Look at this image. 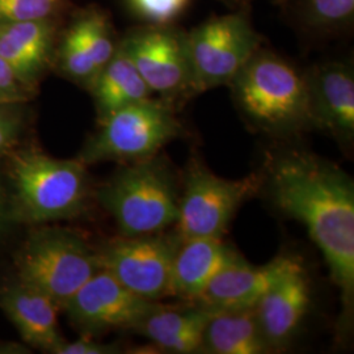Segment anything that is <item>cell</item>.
Segmentation results:
<instances>
[{
	"mask_svg": "<svg viewBox=\"0 0 354 354\" xmlns=\"http://www.w3.org/2000/svg\"><path fill=\"white\" fill-rule=\"evenodd\" d=\"M272 203L302 223L340 291V323L349 329L354 307V183L344 169L302 150L272 158L266 172Z\"/></svg>",
	"mask_w": 354,
	"mask_h": 354,
	"instance_id": "cell-1",
	"label": "cell"
},
{
	"mask_svg": "<svg viewBox=\"0 0 354 354\" xmlns=\"http://www.w3.org/2000/svg\"><path fill=\"white\" fill-rule=\"evenodd\" d=\"M17 226L70 221L88 207L93 190L87 165L58 159L33 145H20L1 162Z\"/></svg>",
	"mask_w": 354,
	"mask_h": 354,
	"instance_id": "cell-2",
	"label": "cell"
},
{
	"mask_svg": "<svg viewBox=\"0 0 354 354\" xmlns=\"http://www.w3.org/2000/svg\"><path fill=\"white\" fill-rule=\"evenodd\" d=\"M228 86L256 130L289 137L315 129L306 77L272 51L259 48Z\"/></svg>",
	"mask_w": 354,
	"mask_h": 354,
	"instance_id": "cell-3",
	"label": "cell"
},
{
	"mask_svg": "<svg viewBox=\"0 0 354 354\" xmlns=\"http://www.w3.org/2000/svg\"><path fill=\"white\" fill-rule=\"evenodd\" d=\"M93 197L124 236L162 232L175 226L178 218L176 178L159 155L117 169Z\"/></svg>",
	"mask_w": 354,
	"mask_h": 354,
	"instance_id": "cell-4",
	"label": "cell"
},
{
	"mask_svg": "<svg viewBox=\"0 0 354 354\" xmlns=\"http://www.w3.org/2000/svg\"><path fill=\"white\" fill-rule=\"evenodd\" d=\"M100 269L96 247L82 232L57 223L30 227L13 254V276L61 308Z\"/></svg>",
	"mask_w": 354,
	"mask_h": 354,
	"instance_id": "cell-5",
	"label": "cell"
},
{
	"mask_svg": "<svg viewBox=\"0 0 354 354\" xmlns=\"http://www.w3.org/2000/svg\"><path fill=\"white\" fill-rule=\"evenodd\" d=\"M99 125L77 155L87 167L102 162L131 163L151 158L183 133L171 104L152 97L127 105Z\"/></svg>",
	"mask_w": 354,
	"mask_h": 354,
	"instance_id": "cell-6",
	"label": "cell"
},
{
	"mask_svg": "<svg viewBox=\"0 0 354 354\" xmlns=\"http://www.w3.org/2000/svg\"><path fill=\"white\" fill-rule=\"evenodd\" d=\"M251 174L239 180L219 177L200 162H190L180 194L176 232L181 239L223 238L241 205L263 185Z\"/></svg>",
	"mask_w": 354,
	"mask_h": 354,
	"instance_id": "cell-7",
	"label": "cell"
},
{
	"mask_svg": "<svg viewBox=\"0 0 354 354\" xmlns=\"http://www.w3.org/2000/svg\"><path fill=\"white\" fill-rule=\"evenodd\" d=\"M193 93L230 82L261 48L259 35L244 12L215 16L185 33Z\"/></svg>",
	"mask_w": 354,
	"mask_h": 354,
	"instance_id": "cell-8",
	"label": "cell"
},
{
	"mask_svg": "<svg viewBox=\"0 0 354 354\" xmlns=\"http://www.w3.org/2000/svg\"><path fill=\"white\" fill-rule=\"evenodd\" d=\"M181 238L176 231L124 236L96 247L102 269L113 274L129 290L159 302L168 297L174 259Z\"/></svg>",
	"mask_w": 354,
	"mask_h": 354,
	"instance_id": "cell-9",
	"label": "cell"
},
{
	"mask_svg": "<svg viewBox=\"0 0 354 354\" xmlns=\"http://www.w3.org/2000/svg\"><path fill=\"white\" fill-rule=\"evenodd\" d=\"M158 304L129 290L113 274L100 269L62 310L83 337H95L112 330H134Z\"/></svg>",
	"mask_w": 354,
	"mask_h": 354,
	"instance_id": "cell-10",
	"label": "cell"
},
{
	"mask_svg": "<svg viewBox=\"0 0 354 354\" xmlns=\"http://www.w3.org/2000/svg\"><path fill=\"white\" fill-rule=\"evenodd\" d=\"M142 79L165 102L193 92L185 33L169 24H149L118 42Z\"/></svg>",
	"mask_w": 354,
	"mask_h": 354,
	"instance_id": "cell-11",
	"label": "cell"
},
{
	"mask_svg": "<svg viewBox=\"0 0 354 354\" xmlns=\"http://www.w3.org/2000/svg\"><path fill=\"white\" fill-rule=\"evenodd\" d=\"M311 304V285L304 266L294 257L254 306L261 333L272 352L285 349L295 337Z\"/></svg>",
	"mask_w": 354,
	"mask_h": 354,
	"instance_id": "cell-12",
	"label": "cell"
},
{
	"mask_svg": "<svg viewBox=\"0 0 354 354\" xmlns=\"http://www.w3.org/2000/svg\"><path fill=\"white\" fill-rule=\"evenodd\" d=\"M0 310L32 349L55 354L64 342L58 323L62 308L48 294L15 276L0 282Z\"/></svg>",
	"mask_w": 354,
	"mask_h": 354,
	"instance_id": "cell-13",
	"label": "cell"
},
{
	"mask_svg": "<svg viewBox=\"0 0 354 354\" xmlns=\"http://www.w3.org/2000/svg\"><path fill=\"white\" fill-rule=\"evenodd\" d=\"M315 129L342 142L354 138V74L349 64L327 62L304 74Z\"/></svg>",
	"mask_w": 354,
	"mask_h": 354,
	"instance_id": "cell-14",
	"label": "cell"
},
{
	"mask_svg": "<svg viewBox=\"0 0 354 354\" xmlns=\"http://www.w3.org/2000/svg\"><path fill=\"white\" fill-rule=\"evenodd\" d=\"M292 260L291 256H279L264 266H251L239 256L215 276L193 304L214 313L252 308Z\"/></svg>",
	"mask_w": 354,
	"mask_h": 354,
	"instance_id": "cell-15",
	"label": "cell"
},
{
	"mask_svg": "<svg viewBox=\"0 0 354 354\" xmlns=\"http://www.w3.org/2000/svg\"><path fill=\"white\" fill-rule=\"evenodd\" d=\"M239 256L223 238L181 239L172 264L168 297L193 304L215 276Z\"/></svg>",
	"mask_w": 354,
	"mask_h": 354,
	"instance_id": "cell-16",
	"label": "cell"
},
{
	"mask_svg": "<svg viewBox=\"0 0 354 354\" xmlns=\"http://www.w3.org/2000/svg\"><path fill=\"white\" fill-rule=\"evenodd\" d=\"M54 35L51 19L0 23V57L33 91L53 61Z\"/></svg>",
	"mask_w": 354,
	"mask_h": 354,
	"instance_id": "cell-17",
	"label": "cell"
},
{
	"mask_svg": "<svg viewBox=\"0 0 354 354\" xmlns=\"http://www.w3.org/2000/svg\"><path fill=\"white\" fill-rule=\"evenodd\" d=\"M214 311L193 304L189 308H169L158 304L134 332L169 353H200L203 332Z\"/></svg>",
	"mask_w": 354,
	"mask_h": 354,
	"instance_id": "cell-18",
	"label": "cell"
},
{
	"mask_svg": "<svg viewBox=\"0 0 354 354\" xmlns=\"http://www.w3.org/2000/svg\"><path fill=\"white\" fill-rule=\"evenodd\" d=\"M257 322L254 307L216 311L203 332L200 353H270Z\"/></svg>",
	"mask_w": 354,
	"mask_h": 354,
	"instance_id": "cell-19",
	"label": "cell"
},
{
	"mask_svg": "<svg viewBox=\"0 0 354 354\" xmlns=\"http://www.w3.org/2000/svg\"><path fill=\"white\" fill-rule=\"evenodd\" d=\"M88 89L95 100L99 122L127 105L152 96L151 89L120 46Z\"/></svg>",
	"mask_w": 354,
	"mask_h": 354,
	"instance_id": "cell-20",
	"label": "cell"
},
{
	"mask_svg": "<svg viewBox=\"0 0 354 354\" xmlns=\"http://www.w3.org/2000/svg\"><path fill=\"white\" fill-rule=\"evenodd\" d=\"M68 30L75 36L100 73L104 66L112 59L118 46L105 15L97 10L86 11L76 19Z\"/></svg>",
	"mask_w": 354,
	"mask_h": 354,
	"instance_id": "cell-21",
	"label": "cell"
},
{
	"mask_svg": "<svg viewBox=\"0 0 354 354\" xmlns=\"http://www.w3.org/2000/svg\"><path fill=\"white\" fill-rule=\"evenodd\" d=\"M299 11L314 29H339L353 21L354 0H301Z\"/></svg>",
	"mask_w": 354,
	"mask_h": 354,
	"instance_id": "cell-22",
	"label": "cell"
},
{
	"mask_svg": "<svg viewBox=\"0 0 354 354\" xmlns=\"http://www.w3.org/2000/svg\"><path fill=\"white\" fill-rule=\"evenodd\" d=\"M26 104H0V163L10 152L23 145L29 124Z\"/></svg>",
	"mask_w": 354,
	"mask_h": 354,
	"instance_id": "cell-23",
	"label": "cell"
},
{
	"mask_svg": "<svg viewBox=\"0 0 354 354\" xmlns=\"http://www.w3.org/2000/svg\"><path fill=\"white\" fill-rule=\"evenodd\" d=\"M61 0H0V23L50 19Z\"/></svg>",
	"mask_w": 354,
	"mask_h": 354,
	"instance_id": "cell-24",
	"label": "cell"
},
{
	"mask_svg": "<svg viewBox=\"0 0 354 354\" xmlns=\"http://www.w3.org/2000/svg\"><path fill=\"white\" fill-rule=\"evenodd\" d=\"M131 10L149 24H171L190 0H127Z\"/></svg>",
	"mask_w": 354,
	"mask_h": 354,
	"instance_id": "cell-25",
	"label": "cell"
},
{
	"mask_svg": "<svg viewBox=\"0 0 354 354\" xmlns=\"http://www.w3.org/2000/svg\"><path fill=\"white\" fill-rule=\"evenodd\" d=\"M33 93L35 91L26 87L8 64L0 57V104L28 102Z\"/></svg>",
	"mask_w": 354,
	"mask_h": 354,
	"instance_id": "cell-26",
	"label": "cell"
},
{
	"mask_svg": "<svg viewBox=\"0 0 354 354\" xmlns=\"http://www.w3.org/2000/svg\"><path fill=\"white\" fill-rule=\"evenodd\" d=\"M121 353L118 344H104L91 337H82L76 342H66L57 349L55 354H115Z\"/></svg>",
	"mask_w": 354,
	"mask_h": 354,
	"instance_id": "cell-27",
	"label": "cell"
},
{
	"mask_svg": "<svg viewBox=\"0 0 354 354\" xmlns=\"http://www.w3.org/2000/svg\"><path fill=\"white\" fill-rule=\"evenodd\" d=\"M17 225L13 219L12 209L10 203V194L7 189V184L4 180L3 168L0 163V244L7 238V235L12 231Z\"/></svg>",
	"mask_w": 354,
	"mask_h": 354,
	"instance_id": "cell-28",
	"label": "cell"
},
{
	"mask_svg": "<svg viewBox=\"0 0 354 354\" xmlns=\"http://www.w3.org/2000/svg\"><path fill=\"white\" fill-rule=\"evenodd\" d=\"M32 351L26 342H0V354H28Z\"/></svg>",
	"mask_w": 354,
	"mask_h": 354,
	"instance_id": "cell-29",
	"label": "cell"
},
{
	"mask_svg": "<svg viewBox=\"0 0 354 354\" xmlns=\"http://www.w3.org/2000/svg\"><path fill=\"white\" fill-rule=\"evenodd\" d=\"M232 3H241V4H244V3H247V1H251V0H231Z\"/></svg>",
	"mask_w": 354,
	"mask_h": 354,
	"instance_id": "cell-30",
	"label": "cell"
}]
</instances>
